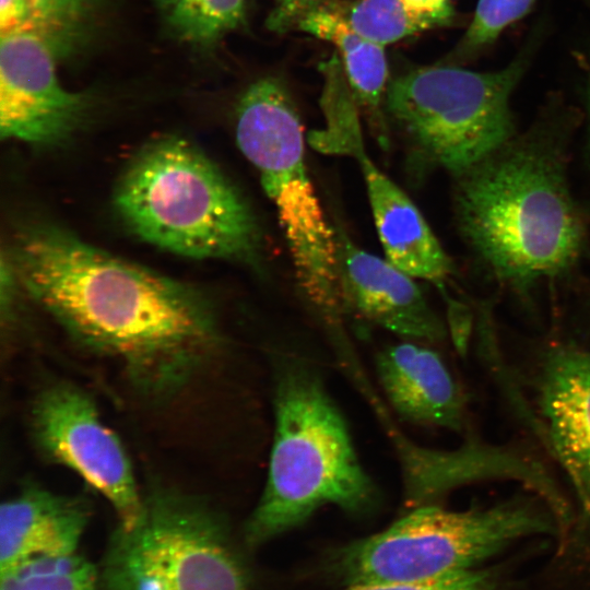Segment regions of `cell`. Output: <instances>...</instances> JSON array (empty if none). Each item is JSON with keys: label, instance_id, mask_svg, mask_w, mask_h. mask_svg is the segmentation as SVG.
I'll return each instance as SVG.
<instances>
[{"label": "cell", "instance_id": "1", "mask_svg": "<svg viewBox=\"0 0 590 590\" xmlns=\"http://www.w3.org/2000/svg\"><path fill=\"white\" fill-rule=\"evenodd\" d=\"M23 286L81 346L113 359L141 397L164 401L221 345L214 308L200 291L35 224L16 237Z\"/></svg>", "mask_w": 590, "mask_h": 590}, {"label": "cell", "instance_id": "2", "mask_svg": "<svg viewBox=\"0 0 590 590\" xmlns=\"http://www.w3.org/2000/svg\"><path fill=\"white\" fill-rule=\"evenodd\" d=\"M457 178L459 227L498 280L522 287L576 261L583 224L556 143L511 139Z\"/></svg>", "mask_w": 590, "mask_h": 590}, {"label": "cell", "instance_id": "3", "mask_svg": "<svg viewBox=\"0 0 590 590\" xmlns=\"http://www.w3.org/2000/svg\"><path fill=\"white\" fill-rule=\"evenodd\" d=\"M274 413L267 483L244 530L250 546L302 524L323 505L361 512L377 498L345 421L314 368L295 359L280 364Z\"/></svg>", "mask_w": 590, "mask_h": 590}, {"label": "cell", "instance_id": "4", "mask_svg": "<svg viewBox=\"0 0 590 590\" xmlns=\"http://www.w3.org/2000/svg\"><path fill=\"white\" fill-rule=\"evenodd\" d=\"M123 223L142 240L193 259L253 264L257 219L243 194L193 143L167 135L131 160L115 193Z\"/></svg>", "mask_w": 590, "mask_h": 590}, {"label": "cell", "instance_id": "5", "mask_svg": "<svg viewBox=\"0 0 590 590\" xmlns=\"http://www.w3.org/2000/svg\"><path fill=\"white\" fill-rule=\"evenodd\" d=\"M235 122L237 145L275 208L300 290L328 323H338L343 306L335 228L307 173L303 127L292 98L279 80L260 79L239 98Z\"/></svg>", "mask_w": 590, "mask_h": 590}, {"label": "cell", "instance_id": "6", "mask_svg": "<svg viewBox=\"0 0 590 590\" xmlns=\"http://www.w3.org/2000/svg\"><path fill=\"white\" fill-rule=\"evenodd\" d=\"M541 504L514 498L461 511L417 506L384 531L342 548L335 568L350 586L422 580L481 567L520 540L560 531L553 511Z\"/></svg>", "mask_w": 590, "mask_h": 590}, {"label": "cell", "instance_id": "7", "mask_svg": "<svg viewBox=\"0 0 590 590\" xmlns=\"http://www.w3.org/2000/svg\"><path fill=\"white\" fill-rule=\"evenodd\" d=\"M97 569L102 590H249L223 517L175 489L143 496L137 522L116 528Z\"/></svg>", "mask_w": 590, "mask_h": 590}, {"label": "cell", "instance_id": "8", "mask_svg": "<svg viewBox=\"0 0 590 590\" xmlns=\"http://www.w3.org/2000/svg\"><path fill=\"white\" fill-rule=\"evenodd\" d=\"M519 63L495 72L433 66L388 83L385 107L413 151L456 176L512 139Z\"/></svg>", "mask_w": 590, "mask_h": 590}, {"label": "cell", "instance_id": "9", "mask_svg": "<svg viewBox=\"0 0 590 590\" xmlns=\"http://www.w3.org/2000/svg\"><path fill=\"white\" fill-rule=\"evenodd\" d=\"M30 432L47 461L72 470L108 500L119 527L137 522L143 496L132 464L85 391L67 381L44 387L31 404Z\"/></svg>", "mask_w": 590, "mask_h": 590}, {"label": "cell", "instance_id": "10", "mask_svg": "<svg viewBox=\"0 0 590 590\" xmlns=\"http://www.w3.org/2000/svg\"><path fill=\"white\" fill-rule=\"evenodd\" d=\"M56 57L51 45L36 32L1 34V139L51 145L79 127L88 99L62 86Z\"/></svg>", "mask_w": 590, "mask_h": 590}, {"label": "cell", "instance_id": "11", "mask_svg": "<svg viewBox=\"0 0 590 590\" xmlns=\"http://www.w3.org/2000/svg\"><path fill=\"white\" fill-rule=\"evenodd\" d=\"M335 238L343 306L413 341L445 338V326L413 276L357 247L341 227H335Z\"/></svg>", "mask_w": 590, "mask_h": 590}, {"label": "cell", "instance_id": "12", "mask_svg": "<svg viewBox=\"0 0 590 590\" xmlns=\"http://www.w3.org/2000/svg\"><path fill=\"white\" fill-rule=\"evenodd\" d=\"M539 426L590 515V350L551 349L536 392Z\"/></svg>", "mask_w": 590, "mask_h": 590}, {"label": "cell", "instance_id": "13", "mask_svg": "<svg viewBox=\"0 0 590 590\" xmlns=\"http://www.w3.org/2000/svg\"><path fill=\"white\" fill-rule=\"evenodd\" d=\"M406 500L414 508L460 485L494 479L522 482L551 506L563 494L538 462L506 447L471 440L452 451L401 445Z\"/></svg>", "mask_w": 590, "mask_h": 590}, {"label": "cell", "instance_id": "14", "mask_svg": "<svg viewBox=\"0 0 590 590\" xmlns=\"http://www.w3.org/2000/svg\"><path fill=\"white\" fill-rule=\"evenodd\" d=\"M91 515L85 497L26 484L0 507V571L76 554Z\"/></svg>", "mask_w": 590, "mask_h": 590}, {"label": "cell", "instance_id": "15", "mask_svg": "<svg viewBox=\"0 0 590 590\" xmlns=\"http://www.w3.org/2000/svg\"><path fill=\"white\" fill-rule=\"evenodd\" d=\"M267 25L274 32H303L333 44L359 108L386 143L381 107L388 86V64L382 46L361 37L334 0H273Z\"/></svg>", "mask_w": 590, "mask_h": 590}, {"label": "cell", "instance_id": "16", "mask_svg": "<svg viewBox=\"0 0 590 590\" xmlns=\"http://www.w3.org/2000/svg\"><path fill=\"white\" fill-rule=\"evenodd\" d=\"M376 369L394 411L412 423L460 430L465 402L440 355L415 342L378 353Z\"/></svg>", "mask_w": 590, "mask_h": 590}, {"label": "cell", "instance_id": "17", "mask_svg": "<svg viewBox=\"0 0 590 590\" xmlns=\"http://www.w3.org/2000/svg\"><path fill=\"white\" fill-rule=\"evenodd\" d=\"M359 163L375 226L386 259L413 276L441 284L452 272L444 251L421 211L369 158L365 150Z\"/></svg>", "mask_w": 590, "mask_h": 590}, {"label": "cell", "instance_id": "18", "mask_svg": "<svg viewBox=\"0 0 590 590\" xmlns=\"http://www.w3.org/2000/svg\"><path fill=\"white\" fill-rule=\"evenodd\" d=\"M322 74L320 106L326 126L309 133L308 141L324 154L354 157L365 150L359 123V106L340 59L333 54L319 66Z\"/></svg>", "mask_w": 590, "mask_h": 590}, {"label": "cell", "instance_id": "19", "mask_svg": "<svg viewBox=\"0 0 590 590\" xmlns=\"http://www.w3.org/2000/svg\"><path fill=\"white\" fill-rule=\"evenodd\" d=\"M167 26L181 39L211 45L245 17L246 0H155Z\"/></svg>", "mask_w": 590, "mask_h": 590}, {"label": "cell", "instance_id": "20", "mask_svg": "<svg viewBox=\"0 0 590 590\" xmlns=\"http://www.w3.org/2000/svg\"><path fill=\"white\" fill-rule=\"evenodd\" d=\"M0 590H102L98 569L79 553L0 571Z\"/></svg>", "mask_w": 590, "mask_h": 590}, {"label": "cell", "instance_id": "21", "mask_svg": "<svg viewBox=\"0 0 590 590\" xmlns=\"http://www.w3.org/2000/svg\"><path fill=\"white\" fill-rule=\"evenodd\" d=\"M334 4L361 37L382 47L435 26L410 12L402 0H334Z\"/></svg>", "mask_w": 590, "mask_h": 590}, {"label": "cell", "instance_id": "22", "mask_svg": "<svg viewBox=\"0 0 590 590\" xmlns=\"http://www.w3.org/2000/svg\"><path fill=\"white\" fill-rule=\"evenodd\" d=\"M25 1L31 15V31L46 38L56 52H64L75 43L95 2V0Z\"/></svg>", "mask_w": 590, "mask_h": 590}, {"label": "cell", "instance_id": "23", "mask_svg": "<svg viewBox=\"0 0 590 590\" xmlns=\"http://www.w3.org/2000/svg\"><path fill=\"white\" fill-rule=\"evenodd\" d=\"M344 590H506V586L497 570L481 566L422 580L355 583Z\"/></svg>", "mask_w": 590, "mask_h": 590}, {"label": "cell", "instance_id": "24", "mask_svg": "<svg viewBox=\"0 0 590 590\" xmlns=\"http://www.w3.org/2000/svg\"><path fill=\"white\" fill-rule=\"evenodd\" d=\"M533 0H479L473 20L461 43V51L480 48L494 40L504 28L521 19Z\"/></svg>", "mask_w": 590, "mask_h": 590}, {"label": "cell", "instance_id": "25", "mask_svg": "<svg viewBox=\"0 0 590 590\" xmlns=\"http://www.w3.org/2000/svg\"><path fill=\"white\" fill-rule=\"evenodd\" d=\"M1 34L31 31V15L25 0H0Z\"/></svg>", "mask_w": 590, "mask_h": 590}, {"label": "cell", "instance_id": "26", "mask_svg": "<svg viewBox=\"0 0 590 590\" xmlns=\"http://www.w3.org/2000/svg\"><path fill=\"white\" fill-rule=\"evenodd\" d=\"M414 15L425 19L435 26L445 24L451 16L449 0H402Z\"/></svg>", "mask_w": 590, "mask_h": 590}]
</instances>
